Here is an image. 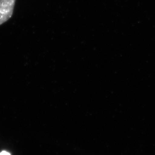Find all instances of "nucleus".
Returning a JSON list of instances; mask_svg holds the SVG:
<instances>
[{
    "instance_id": "f257e3e1",
    "label": "nucleus",
    "mask_w": 155,
    "mask_h": 155,
    "mask_svg": "<svg viewBox=\"0 0 155 155\" xmlns=\"http://www.w3.org/2000/svg\"><path fill=\"white\" fill-rule=\"evenodd\" d=\"M16 0H0V25L12 16Z\"/></svg>"
},
{
    "instance_id": "f03ea898",
    "label": "nucleus",
    "mask_w": 155,
    "mask_h": 155,
    "mask_svg": "<svg viewBox=\"0 0 155 155\" xmlns=\"http://www.w3.org/2000/svg\"><path fill=\"white\" fill-rule=\"evenodd\" d=\"M0 155H11L9 153L6 151H3L0 153Z\"/></svg>"
}]
</instances>
